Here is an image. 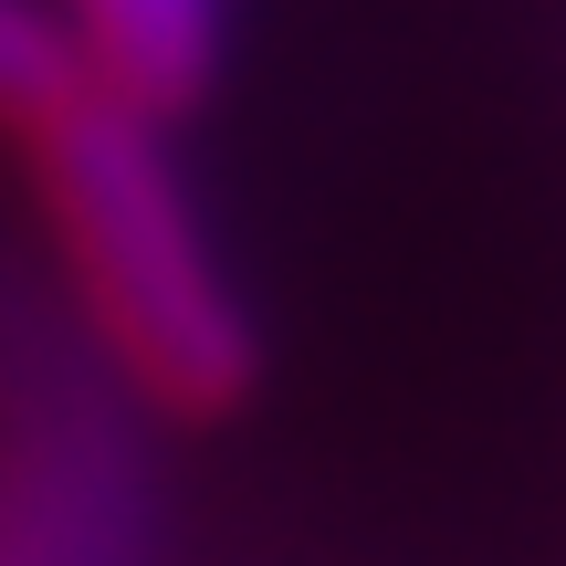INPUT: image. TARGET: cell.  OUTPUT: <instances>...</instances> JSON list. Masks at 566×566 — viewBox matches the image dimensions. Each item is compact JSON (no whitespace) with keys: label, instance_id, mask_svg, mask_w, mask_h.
Wrapping results in <instances>:
<instances>
[{"label":"cell","instance_id":"2","mask_svg":"<svg viewBox=\"0 0 566 566\" xmlns=\"http://www.w3.org/2000/svg\"><path fill=\"white\" fill-rule=\"evenodd\" d=\"M63 21L84 32L95 84L147 116H179L231 53V0H63Z\"/></svg>","mask_w":566,"mask_h":566},{"label":"cell","instance_id":"3","mask_svg":"<svg viewBox=\"0 0 566 566\" xmlns=\"http://www.w3.org/2000/svg\"><path fill=\"white\" fill-rule=\"evenodd\" d=\"M74 95H95V63H84L63 0H0V126L32 147Z\"/></svg>","mask_w":566,"mask_h":566},{"label":"cell","instance_id":"1","mask_svg":"<svg viewBox=\"0 0 566 566\" xmlns=\"http://www.w3.org/2000/svg\"><path fill=\"white\" fill-rule=\"evenodd\" d=\"M32 189L63 273H74V304L95 315L126 388L158 409H189V420L242 399L263 367V336H252V294L168 147V116L105 95V84L74 95L32 137Z\"/></svg>","mask_w":566,"mask_h":566}]
</instances>
